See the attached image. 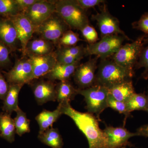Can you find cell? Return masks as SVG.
I'll return each instance as SVG.
<instances>
[{
	"label": "cell",
	"instance_id": "obj_1",
	"mask_svg": "<svg viewBox=\"0 0 148 148\" xmlns=\"http://www.w3.org/2000/svg\"><path fill=\"white\" fill-rule=\"evenodd\" d=\"M62 114L68 116L87 138L89 148H108L106 133L99 127L98 120L92 114L79 112L70 103L59 104Z\"/></svg>",
	"mask_w": 148,
	"mask_h": 148
},
{
	"label": "cell",
	"instance_id": "obj_2",
	"mask_svg": "<svg viewBox=\"0 0 148 148\" xmlns=\"http://www.w3.org/2000/svg\"><path fill=\"white\" fill-rule=\"evenodd\" d=\"M97 69L95 85L101 86L108 89L123 82L132 80L135 74L108 58L101 59Z\"/></svg>",
	"mask_w": 148,
	"mask_h": 148
},
{
	"label": "cell",
	"instance_id": "obj_3",
	"mask_svg": "<svg viewBox=\"0 0 148 148\" xmlns=\"http://www.w3.org/2000/svg\"><path fill=\"white\" fill-rule=\"evenodd\" d=\"M56 12L58 14L70 29L80 31L89 21L86 11L82 9L76 0L54 1Z\"/></svg>",
	"mask_w": 148,
	"mask_h": 148
},
{
	"label": "cell",
	"instance_id": "obj_4",
	"mask_svg": "<svg viewBox=\"0 0 148 148\" xmlns=\"http://www.w3.org/2000/svg\"><path fill=\"white\" fill-rule=\"evenodd\" d=\"M148 35L145 34L132 42L122 46L112 56V60L123 68L134 73L135 66L138 63L142 49L146 44Z\"/></svg>",
	"mask_w": 148,
	"mask_h": 148
},
{
	"label": "cell",
	"instance_id": "obj_5",
	"mask_svg": "<svg viewBox=\"0 0 148 148\" xmlns=\"http://www.w3.org/2000/svg\"><path fill=\"white\" fill-rule=\"evenodd\" d=\"M78 94L84 97L86 104V108L88 112L96 115L99 119L100 115L108 108V100L109 95V89L98 85L85 89L78 88Z\"/></svg>",
	"mask_w": 148,
	"mask_h": 148
},
{
	"label": "cell",
	"instance_id": "obj_6",
	"mask_svg": "<svg viewBox=\"0 0 148 148\" xmlns=\"http://www.w3.org/2000/svg\"><path fill=\"white\" fill-rule=\"evenodd\" d=\"M127 39L121 35H111L101 38L95 43L87 45L86 56L95 55L101 59L112 57L120 48Z\"/></svg>",
	"mask_w": 148,
	"mask_h": 148
},
{
	"label": "cell",
	"instance_id": "obj_7",
	"mask_svg": "<svg viewBox=\"0 0 148 148\" xmlns=\"http://www.w3.org/2000/svg\"><path fill=\"white\" fill-rule=\"evenodd\" d=\"M70 28L61 16L54 12L35 29L41 38L58 45V40Z\"/></svg>",
	"mask_w": 148,
	"mask_h": 148
},
{
	"label": "cell",
	"instance_id": "obj_8",
	"mask_svg": "<svg viewBox=\"0 0 148 148\" xmlns=\"http://www.w3.org/2000/svg\"><path fill=\"white\" fill-rule=\"evenodd\" d=\"M91 19L97 22L101 38L111 35H121L125 37L127 40H131L121 29L119 20L111 14L106 5H103L101 7L100 12L92 14Z\"/></svg>",
	"mask_w": 148,
	"mask_h": 148
},
{
	"label": "cell",
	"instance_id": "obj_9",
	"mask_svg": "<svg viewBox=\"0 0 148 148\" xmlns=\"http://www.w3.org/2000/svg\"><path fill=\"white\" fill-rule=\"evenodd\" d=\"M9 84H29L31 82L33 67L28 57L24 56L16 59L13 67L8 71H2Z\"/></svg>",
	"mask_w": 148,
	"mask_h": 148
},
{
	"label": "cell",
	"instance_id": "obj_10",
	"mask_svg": "<svg viewBox=\"0 0 148 148\" xmlns=\"http://www.w3.org/2000/svg\"><path fill=\"white\" fill-rule=\"evenodd\" d=\"M98 58L96 56L90 58L85 63L80 64L77 67L73 77L79 89H85L95 85V71L98 68Z\"/></svg>",
	"mask_w": 148,
	"mask_h": 148
},
{
	"label": "cell",
	"instance_id": "obj_11",
	"mask_svg": "<svg viewBox=\"0 0 148 148\" xmlns=\"http://www.w3.org/2000/svg\"><path fill=\"white\" fill-rule=\"evenodd\" d=\"M55 12L54 1L38 0L23 13L36 29Z\"/></svg>",
	"mask_w": 148,
	"mask_h": 148
},
{
	"label": "cell",
	"instance_id": "obj_12",
	"mask_svg": "<svg viewBox=\"0 0 148 148\" xmlns=\"http://www.w3.org/2000/svg\"><path fill=\"white\" fill-rule=\"evenodd\" d=\"M30 82L35 99L38 105H42L49 101H56V84L54 81L37 79Z\"/></svg>",
	"mask_w": 148,
	"mask_h": 148
},
{
	"label": "cell",
	"instance_id": "obj_13",
	"mask_svg": "<svg viewBox=\"0 0 148 148\" xmlns=\"http://www.w3.org/2000/svg\"><path fill=\"white\" fill-rule=\"evenodd\" d=\"M12 21L17 32L18 38L21 46L23 56H25V51L27 44L32 39L35 28L27 16L23 13L8 17Z\"/></svg>",
	"mask_w": 148,
	"mask_h": 148
},
{
	"label": "cell",
	"instance_id": "obj_14",
	"mask_svg": "<svg viewBox=\"0 0 148 148\" xmlns=\"http://www.w3.org/2000/svg\"><path fill=\"white\" fill-rule=\"evenodd\" d=\"M33 67L31 82L43 77L53 69L57 63L55 51L42 56H28Z\"/></svg>",
	"mask_w": 148,
	"mask_h": 148
},
{
	"label": "cell",
	"instance_id": "obj_15",
	"mask_svg": "<svg viewBox=\"0 0 148 148\" xmlns=\"http://www.w3.org/2000/svg\"><path fill=\"white\" fill-rule=\"evenodd\" d=\"M108 140V148H121L127 146H131L130 138L138 136L136 132L133 133L123 127L107 126L103 130Z\"/></svg>",
	"mask_w": 148,
	"mask_h": 148
},
{
	"label": "cell",
	"instance_id": "obj_16",
	"mask_svg": "<svg viewBox=\"0 0 148 148\" xmlns=\"http://www.w3.org/2000/svg\"><path fill=\"white\" fill-rule=\"evenodd\" d=\"M0 42L9 49L11 53L17 50L20 43L14 24L9 18L0 16Z\"/></svg>",
	"mask_w": 148,
	"mask_h": 148
},
{
	"label": "cell",
	"instance_id": "obj_17",
	"mask_svg": "<svg viewBox=\"0 0 148 148\" xmlns=\"http://www.w3.org/2000/svg\"><path fill=\"white\" fill-rule=\"evenodd\" d=\"M55 53L57 63L64 64H71L80 62L86 56V47L82 45L58 46Z\"/></svg>",
	"mask_w": 148,
	"mask_h": 148
},
{
	"label": "cell",
	"instance_id": "obj_18",
	"mask_svg": "<svg viewBox=\"0 0 148 148\" xmlns=\"http://www.w3.org/2000/svg\"><path fill=\"white\" fill-rule=\"evenodd\" d=\"M55 45L40 38L31 40L27 44L25 56H42L53 53Z\"/></svg>",
	"mask_w": 148,
	"mask_h": 148
},
{
	"label": "cell",
	"instance_id": "obj_19",
	"mask_svg": "<svg viewBox=\"0 0 148 148\" xmlns=\"http://www.w3.org/2000/svg\"><path fill=\"white\" fill-rule=\"evenodd\" d=\"M80 62L71 64H64L56 63L53 69L46 75L44 77L46 79L55 81L59 80L69 81L71 77L73 76L77 67Z\"/></svg>",
	"mask_w": 148,
	"mask_h": 148
},
{
	"label": "cell",
	"instance_id": "obj_20",
	"mask_svg": "<svg viewBox=\"0 0 148 148\" xmlns=\"http://www.w3.org/2000/svg\"><path fill=\"white\" fill-rule=\"evenodd\" d=\"M61 106L58 104V107L53 111L43 110L36 116V120L39 127V134H41L52 127L53 125L62 115Z\"/></svg>",
	"mask_w": 148,
	"mask_h": 148
},
{
	"label": "cell",
	"instance_id": "obj_21",
	"mask_svg": "<svg viewBox=\"0 0 148 148\" xmlns=\"http://www.w3.org/2000/svg\"><path fill=\"white\" fill-rule=\"evenodd\" d=\"M109 94L116 100L126 103L135 93L132 80L114 86L109 89Z\"/></svg>",
	"mask_w": 148,
	"mask_h": 148
},
{
	"label": "cell",
	"instance_id": "obj_22",
	"mask_svg": "<svg viewBox=\"0 0 148 148\" xmlns=\"http://www.w3.org/2000/svg\"><path fill=\"white\" fill-rule=\"evenodd\" d=\"M11 115L4 112L0 113V137L12 143L15 140L16 129Z\"/></svg>",
	"mask_w": 148,
	"mask_h": 148
},
{
	"label": "cell",
	"instance_id": "obj_23",
	"mask_svg": "<svg viewBox=\"0 0 148 148\" xmlns=\"http://www.w3.org/2000/svg\"><path fill=\"white\" fill-rule=\"evenodd\" d=\"M56 101L59 104L70 103L78 94V88L69 81H60L56 86Z\"/></svg>",
	"mask_w": 148,
	"mask_h": 148
},
{
	"label": "cell",
	"instance_id": "obj_24",
	"mask_svg": "<svg viewBox=\"0 0 148 148\" xmlns=\"http://www.w3.org/2000/svg\"><path fill=\"white\" fill-rule=\"evenodd\" d=\"M24 86L21 84H9L8 92L3 101V110L4 112L10 114L16 112L19 108L18 98L19 92Z\"/></svg>",
	"mask_w": 148,
	"mask_h": 148
},
{
	"label": "cell",
	"instance_id": "obj_25",
	"mask_svg": "<svg viewBox=\"0 0 148 148\" xmlns=\"http://www.w3.org/2000/svg\"><path fill=\"white\" fill-rule=\"evenodd\" d=\"M38 138L41 143L52 148H62L64 145L63 138L57 128L50 127L39 134Z\"/></svg>",
	"mask_w": 148,
	"mask_h": 148
},
{
	"label": "cell",
	"instance_id": "obj_26",
	"mask_svg": "<svg viewBox=\"0 0 148 148\" xmlns=\"http://www.w3.org/2000/svg\"><path fill=\"white\" fill-rule=\"evenodd\" d=\"M127 112L142 110L147 112L148 110V94L135 92L126 102Z\"/></svg>",
	"mask_w": 148,
	"mask_h": 148
},
{
	"label": "cell",
	"instance_id": "obj_27",
	"mask_svg": "<svg viewBox=\"0 0 148 148\" xmlns=\"http://www.w3.org/2000/svg\"><path fill=\"white\" fill-rule=\"evenodd\" d=\"M16 112V116L14 119L16 133L18 136H21L30 132V120L27 118L26 114L20 108H18Z\"/></svg>",
	"mask_w": 148,
	"mask_h": 148
},
{
	"label": "cell",
	"instance_id": "obj_28",
	"mask_svg": "<svg viewBox=\"0 0 148 148\" xmlns=\"http://www.w3.org/2000/svg\"><path fill=\"white\" fill-rule=\"evenodd\" d=\"M21 13L16 0H0V16L8 17Z\"/></svg>",
	"mask_w": 148,
	"mask_h": 148
},
{
	"label": "cell",
	"instance_id": "obj_29",
	"mask_svg": "<svg viewBox=\"0 0 148 148\" xmlns=\"http://www.w3.org/2000/svg\"><path fill=\"white\" fill-rule=\"evenodd\" d=\"M82 40L80 38L78 34L69 29L58 40V46L72 47L76 46L77 43Z\"/></svg>",
	"mask_w": 148,
	"mask_h": 148
},
{
	"label": "cell",
	"instance_id": "obj_30",
	"mask_svg": "<svg viewBox=\"0 0 148 148\" xmlns=\"http://www.w3.org/2000/svg\"><path fill=\"white\" fill-rule=\"evenodd\" d=\"M145 47L144 46L140 54L138 63L135 66V69L144 68V72L142 74V78L145 79H148V36L146 40Z\"/></svg>",
	"mask_w": 148,
	"mask_h": 148
},
{
	"label": "cell",
	"instance_id": "obj_31",
	"mask_svg": "<svg viewBox=\"0 0 148 148\" xmlns=\"http://www.w3.org/2000/svg\"><path fill=\"white\" fill-rule=\"evenodd\" d=\"M11 53L9 49L0 42V69L1 70L8 69L11 66Z\"/></svg>",
	"mask_w": 148,
	"mask_h": 148
},
{
	"label": "cell",
	"instance_id": "obj_32",
	"mask_svg": "<svg viewBox=\"0 0 148 148\" xmlns=\"http://www.w3.org/2000/svg\"><path fill=\"white\" fill-rule=\"evenodd\" d=\"M108 108H111L119 113L124 114L126 118L130 114L127 112L126 103L116 100L110 94L108 98Z\"/></svg>",
	"mask_w": 148,
	"mask_h": 148
},
{
	"label": "cell",
	"instance_id": "obj_33",
	"mask_svg": "<svg viewBox=\"0 0 148 148\" xmlns=\"http://www.w3.org/2000/svg\"><path fill=\"white\" fill-rule=\"evenodd\" d=\"M80 31L88 44L95 43L99 40L98 33L95 28L90 26V24L86 25Z\"/></svg>",
	"mask_w": 148,
	"mask_h": 148
},
{
	"label": "cell",
	"instance_id": "obj_34",
	"mask_svg": "<svg viewBox=\"0 0 148 148\" xmlns=\"http://www.w3.org/2000/svg\"><path fill=\"white\" fill-rule=\"evenodd\" d=\"M133 29L140 30L145 34L148 35V12L143 14L138 21L132 23Z\"/></svg>",
	"mask_w": 148,
	"mask_h": 148
},
{
	"label": "cell",
	"instance_id": "obj_35",
	"mask_svg": "<svg viewBox=\"0 0 148 148\" xmlns=\"http://www.w3.org/2000/svg\"><path fill=\"white\" fill-rule=\"evenodd\" d=\"M76 1L79 6L85 11L104 4L106 2L104 0H76Z\"/></svg>",
	"mask_w": 148,
	"mask_h": 148
},
{
	"label": "cell",
	"instance_id": "obj_36",
	"mask_svg": "<svg viewBox=\"0 0 148 148\" xmlns=\"http://www.w3.org/2000/svg\"><path fill=\"white\" fill-rule=\"evenodd\" d=\"M9 88V84L3 74L2 70L0 69V100L4 101L8 92Z\"/></svg>",
	"mask_w": 148,
	"mask_h": 148
},
{
	"label": "cell",
	"instance_id": "obj_37",
	"mask_svg": "<svg viewBox=\"0 0 148 148\" xmlns=\"http://www.w3.org/2000/svg\"><path fill=\"white\" fill-rule=\"evenodd\" d=\"M38 0H16L21 13H23Z\"/></svg>",
	"mask_w": 148,
	"mask_h": 148
},
{
	"label": "cell",
	"instance_id": "obj_38",
	"mask_svg": "<svg viewBox=\"0 0 148 148\" xmlns=\"http://www.w3.org/2000/svg\"><path fill=\"white\" fill-rule=\"evenodd\" d=\"M136 133L138 136L148 138V124L139 127Z\"/></svg>",
	"mask_w": 148,
	"mask_h": 148
},
{
	"label": "cell",
	"instance_id": "obj_39",
	"mask_svg": "<svg viewBox=\"0 0 148 148\" xmlns=\"http://www.w3.org/2000/svg\"><path fill=\"white\" fill-rule=\"evenodd\" d=\"M121 148H126V147H123Z\"/></svg>",
	"mask_w": 148,
	"mask_h": 148
},
{
	"label": "cell",
	"instance_id": "obj_40",
	"mask_svg": "<svg viewBox=\"0 0 148 148\" xmlns=\"http://www.w3.org/2000/svg\"><path fill=\"white\" fill-rule=\"evenodd\" d=\"M147 112H148V110L147 111Z\"/></svg>",
	"mask_w": 148,
	"mask_h": 148
}]
</instances>
